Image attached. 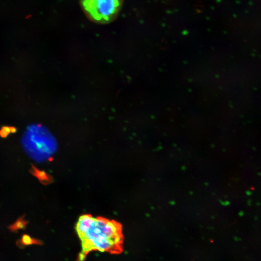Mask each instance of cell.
I'll use <instances>...</instances> for the list:
<instances>
[{
    "mask_svg": "<svg viewBox=\"0 0 261 261\" xmlns=\"http://www.w3.org/2000/svg\"><path fill=\"white\" fill-rule=\"evenodd\" d=\"M10 133V127L6 126H3L0 130V137L2 138L7 137Z\"/></svg>",
    "mask_w": 261,
    "mask_h": 261,
    "instance_id": "cell-4",
    "label": "cell"
},
{
    "mask_svg": "<svg viewBox=\"0 0 261 261\" xmlns=\"http://www.w3.org/2000/svg\"><path fill=\"white\" fill-rule=\"evenodd\" d=\"M31 166L32 167L30 170V173L32 174L35 177H36L40 181L43 183H45L46 182L49 180V176L45 173V172L39 170L33 164H32Z\"/></svg>",
    "mask_w": 261,
    "mask_h": 261,
    "instance_id": "cell-3",
    "label": "cell"
},
{
    "mask_svg": "<svg viewBox=\"0 0 261 261\" xmlns=\"http://www.w3.org/2000/svg\"><path fill=\"white\" fill-rule=\"evenodd\" d=\"M76 230L81 244L76 261H85L93 251L120 254L124 249L122 226L120 222L90 214L80 216Z\"/></svg>",
    "mask_w": 261,
    "mask_h": 261,
    "instance_id": "cell-1",
    "label": "cell"
},
{
    "mask_svg": "<svg viewBox=\"0 0 261 261\" xmlns=\"http://www.w3.org/2000/svg\"><path fill=\"white\" fill-rule=\"evenodd\" d=\"M10 127V132L12 134H14V133H16L17 131V129L15 127Z\"/></svg>",
    "mask_w": 261,
    "mask_h": 261,
    "instance_id": "cell-5",
    "label": "cell"
},
{
    "mask_svg": "<svg viewBox=\"0 0 261 261\" xmlns=\"http://www.w3.org/2000/svg\"><path fill=\"white\" fill-rule=\"evenodd\" d=\"M123 0H80L81 6L88 19L98 24H107L116 19Z\"/></svg>",
    "mask_w": 261,
    "mask_h": 261,
    "instance_id": "cell-2",
    "label": "cell"
}]
</instances>
